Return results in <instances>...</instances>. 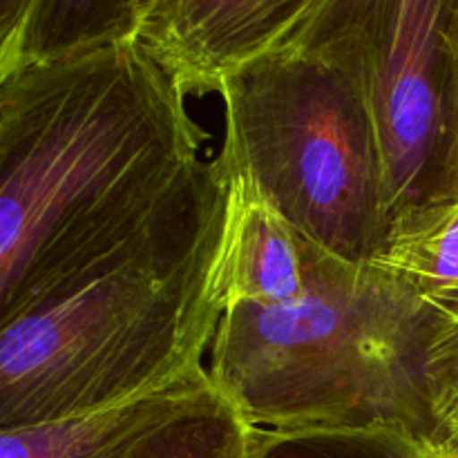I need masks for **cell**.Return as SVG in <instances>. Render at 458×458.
I'll return each mask as SVG.
<instances>
[{
  "mask_svg": "<svg viewBox=\"0 0 458 458\" xmlns=\"http://www.w3.org/2000/svg\"><path fill=\"white\" fill-rule=\"evenodd\" d=\"M186 97L141 38L0 76V320L191 192L208 159Z\"/></svg>",
  "mask_w": 458,
  "mask_h": 458,
  "instance_id": "1",
  "label": "cell"
},
{
  "mask_svg": "<svg viewBox=\"0 0 458 458\" xmlns=\"http://www.w3.org/2000/svg\"><path fill=\"white\" fill-rule=\"evenodd\" d=\"M228 183L219 157L155 226L0 320V429L208 378Z\"/></svg>",
  "mask_w": 458,
  "mask_h": 458,
  "instance_id": "2",
  "label": "cell"
},
{
  "mask_svg": "<svg viewBox=\"0 0 458 458\" xmlns=\"http://www.w3.org/2000/svg\"><path fill=\"white\" fill-rule=\"evenodd\" d=\"M434 327L429 309L396 280L318 246L300 298L224 311L206 367L258 429L401 428L437 443Z\"/></svg>",
  "mask_w": 458,
  "mask_h": 458,
  "instance_id": "3",
  "label": "cell"
},
{
  "mask_svg": "<svg viewBox=\"0 0 458 458\" xmlns=\"http://www.w3.org/2000/svg\"><path fill=\"white\" fill-rule=\"evenodd\" d=\"M228 168L304 240L371 264L389 226L387 174L365 94L338 63L282 45L224 76Z\"/></svg>",
  "mask_w": 458,
  "mask_h": 458,
  "instance_id": "4",
  "label": "cell"
},
{
  "mask_svg": "<svg viewBox=\"0 0 458 458\" xmlns=\"http://www.w3.org/2000/svg\"><path fill=\"white\" fill-rule=\"evenodd\" d=\"M282 45L356 79L383 150L389 222L456 195L458 0H318Z\"/></svg>",
  "mask_w": 458,
  "mask_h": 458,
  "instance_id": "5",
  "label": "cell"
},
{
  "mask_svg": "<svg viewBox=\"0 0 458 458\" xmlns=\"http://www.w3.org/2000/svg\"><path fill=\"white\" fill-rule=\"evenodd\" d=\"M318 0H161L141 40L191 89L280 47Z\"/></svg>",
  "mask_w": 458,
  "mask_h": 458,
  "instance_id": "6",
  "label": "cell"
},
{
  "mask_svg": "<svg viewBox=\"0 0 458 458\" xmlns=\"http://www.w3.org/2000/svg\"><path fill=\"white\" fill-rule=\"evenodd\" d=\"M224 170L226 219L213 268L222 316L237 304L276 307L300 298L309 289L318 246L291 228L244 174L226 164Z\"/></svg>",
  "mask_w": 458,
  "mask_h": 458,
  "instance_id": "7",
  "label": "cell"
},
{
  "mask_svg": "<svg viewBox=\"0 0 458 458\" xmlns=\"http://www.w3.org/2000/svg\"><path fill=\"white\" fill-rule=\"evenodd\" d=\"M159 4L161 0H31L21 31L0 52V76L30 63L139 40Z\"/></svg>",
  "mask_w": 458,
  "mask_h": 458,
  "instance_id": "8",
  "label": "cell"
},
{
  "mask_svg": "<svg viewBox=\"0 0 458 458\" xmlns=\"http://www.w3.org/2000/svg\"><path fill=\"white\" fill-rule=\"evenodd\" d=\"M371 267L405 286L434 318L458 311V192L392 217Z\"/></svg>",
  "mask_w": 458,
  "mask_h": 458,
  "instance_id": "9",
  "label": "cell"
},
{
  "mask_svg": "<svg viewBox=\"0 0 458 458\" xmlns=\"http://www.w3.org/2000/svg\"><path fill=\"white\" fill-rule=\"evenodd\" d=\"M255 432L208 378L98 458H246Z\"/></svg>",
  "mask_w": 458,
  "mask_h": 458,
  "instance_id": "10",
  "label": "cell"
},
{
  "mask_svg": "<svg viewBox=\"0 0 458 458\" xmlns=\"http://www.w3.org/2000/svg\"><path fill=\"white\" fill-rule=\"evenodd\" d=\"M208 378L47 423L0 429V458H98Z\"/></svg>",
  "mask_w": 458,
  "mask_h": 458,
  "instance_id": "11",
  "label": "cell"
},
{
  "mask_svg": "<svg viewBox=\"0 0 458 458\" xmlns=\"http://www.w3.org/2000/svg\"><path fill=\"white\" fill-rule=\"evenodd\" d=\"M246 458H450L401 428L258 429Z\"/></svg>",
  "mask_w": 458,
  "mask_h": 458,
  "instance_id": "12",
  "label": "cell"
},
{
  "mask_svg": "<svg viewBox=\"0 0 458 458\" xmlns=\"http://www.w3.org/2000/svg\"><path fill=\"white\" fill-rule=\"evenodd\" d=\"M428 389L437 445L458 454V311L438 318L434 327L428 353Z\"/></svg>",
  "mask_w": 458,
  "mask_h": 458,
  "instance_id": "13",
  "label": "cell"
},
{
  "mask_svg": "<svg viewBox=\"0 0 458 458\" xmlns=\"http://www.w3.org/2000/svg\"><path fill=\"white\" fill-rule=\"evenodd\" d=\"M31 0H0V52L9 47L21 31Z\"/></svg>",
  "mask_w": 458,
  "mask_h": 458,
  "instance_id": "14",
  "label": "cell"
},
{
  "mask_svg": "<svg viewBox=\"0 0 458 458\" xmlns=\"http://www.w3.org/2000/svg\"><path fill=\"white\" fill-rule=\"evenodd\" d=\"M450 458H458V454H454V452H450Z\"/></svg>",
  "mask_w": 458,
  "mask_h": 458,
  "instance_id": "15",
  "label": "cell"
}]
</instances>
